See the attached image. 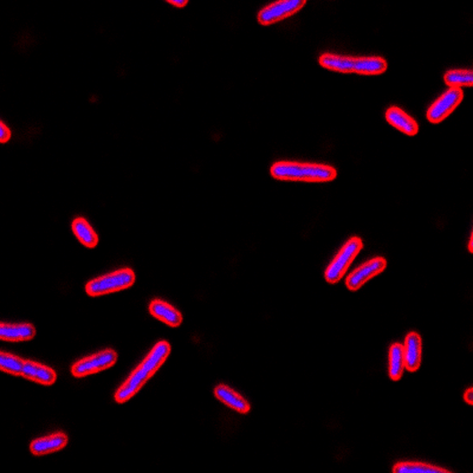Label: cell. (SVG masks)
Segmentation results:
<instances>
[{
    "instance_id": "obj_8",
    "label": "cell",
    "mask_w": 473,
    "mask_h": 473,
    "mask_svg": "<svg viewBox=\"0 0 473 473\" xmlns=\"http://www.w3.org/2000/svg\"><path fill=\"white\" fill-rule=\"evenodd\" d=\"M386 267L387 260L383 257H375L366 262L348 274L346 279L347 288L350 291L360 290L372 278L382 274L383 271L386 270Z\"/></svg>"
},
{
    "instance_id": "obj_13",
    "label": "cell",
    "mask_w": 473,
    "mask_h": 473,
    "mask_svg": "<svg viewBox=\"0 0 473 473\" xmlns=\"http://www.w3.org/2000/svg\"><path fill=\"white\" fill-rule=\"evenodd\" d=\"M214 397L238 413L248 414L251 411V405L248 400L225 385H218L214 388Z\"/></svg>"
},
{
    "instance_id": "obj_11",
    "label": "cell",
    "mask_w": 473,
    "mask_h": 473,
    "mask_svg": "<svg viewBox=\"0 0 473 473\" xmlns=\"http://www.w3.org/2000/svg\"><path fill=\"white\" fill-rule=\"evenodd\" d=\"M385 117L392 127L404 133L405 135L415 136L419 133V124L417 121L399 107L388 108Z\"/></svg>"
},
{
    "instance_id": "obj_23",
    "label": "cell",
    "mask_w": 473,
    "mask_h": 473,
    "mask_svg": "<svg viewBox=\"0 0 473 473\" xmlns=\"http://www.w3.org/2000/svg\"><path fill=\"white\" fill-rule=\"evenodd\" d=\"M10 139H11V131L4 122H1L0 124V141L1 143H6Z\"/></svg>"
},
{
    "instance_id": "obj_24",
    "label": "cell",
    "mask_w": 473,
    "mask_h": 473,
    "mask_svg": "<svg viewBox=\"0 0 473 473\" xmlns=\"http://www.w3.org/2000/svg\"><path fill=\"white\" fill-rule=\"evenodd\" d=\"M167 3L178 8H185L188 4L187 0H167Z\"/></svg>"
},
{
    "instance_id": "obj_22",
    "label": "cell",
    "mask_w": 473,
    "mask_h": 473,
    "mask_svg": "<svg viewBox=\"0 0 473 473\" xmlns=\"http://www.w3.org/2000/svg\"><path fill=\"white\" fill-rule=\"evenodd\" d=\"M25 360L20 357L12 355V354L0 353V369L3 372L11 374V375L22 376L24 371Z\"/></svg>"
},
{
    "instance_id": "obj_12",
    "label": "cell",
    "mask_w": 473,
    "mask_h": 473,
    "mask_svg": "<svg viewBox=\"0 0 473 473\" xmlns=\"http://www.w3.org/2000/svg\"><path fill=\"white\" fill-rule=\"evenodd\" d=\"M68 436L62 432L53 433V434H50L48 437L38 438L31 443V453L37 455V457L50 455L53 452L63 450L64 447L68 445Z\"/></svg>"
},
{
    "instance_id": "obj_7",
    "label": "cell",
    "mask_w": 473,
    "mask_h": 473,
    "mask_svg": "<svg viewBox=\"0 0 473 473\" xmlns=\"http://www.w3.org/2000/svg\"><path fill=\"white\" fill-rule=\"evenodd\" d=\"M307 5V0H281L262 8L258 13V23L264 27L282 22L291 15H296Z\"/></svg>"
},
{
    "instance_id": "obj_15",
    "label": "cell",
    "mask_w": 473,
    "mask_h": 473,
    "mask_svg": "<svg viewBox=\"0 0 473 473\" xmlns=\"http://www.w3.org/2000/svg\"><path fill=\"white\" fill-rule=\"evenodd\" d=\"M23 378L31 380L34 382L41 383L44 386H51L56 382L57 374L53 368L44 364L25 360L24 364Z\"/></svg>"
},
{
    "instance_id": "obj_10",
    "label": "cell",
    "mask_w": 473,
    "mask_h": 473,
    "mask_svg": "<svg viewBox=\"0 0 473 473\" xmlns=\"http://www.w3.org/2000/svg\"><path fill=\"white\" fill-rule=\"evenodd\" d=\"M404 357H405V368L408 372H417L420 368L422 360V340L418 333H410L405 338Z\"/></svg>"
},
{
    "instance_id": "obj_9",
    "label": "cell",
    "mask_w": 473,
    "mask_h": 473,
    "mask_svg": "<svg viewBox=\"0 0 473 473\" xmlns=\"http://www.w3.org/2000/svg\"><path fill=\"white\" fill-rule=\"evenodd\" d=\"M153 376V374L143 367L142 364H140L138 368L129 375L126 382L117 389L115 393V401L119 404H124L131 400L133 397H135L139 393L140 389L145 386V383L148 381Z\"/></svg>"
},
{
    "instance_id": "obj_26",
    "label": "cell",
    "mask_w": 473,
    "mask_h": 473,
    "mask_svg": "<svg viewBox=\"0 0 473 473\" xmlns=\"http://www.w3.org/2000/svg\"><path fill=\"white\" fill-rule=\"evenodd\" d=\"M472 241H473V234H471V236H469V253H472V252H473Z\"/></svg>"
},
{
    "instance_id": "obj_1",
    "label": "cell",
    "mask_w": 473,
    "mask_h": 473,
    "mask_svg": "<svg viewBox=\"0 0 473 473\" xmlns=\"http://www.w3.org/2000/svg\"><path fill=\"white\" fill-rule=\"evenodd\" d=\"M271 177L279 181L331 182L338 177V171L329 165L308 162L278 161L271 166Z\"/></svg>"
},
{
    "instance_id": "obj_3",
    "label": "cell",
    "mask_w": 473,
    "mask_h": 473,
    "mask_svg": "<svg viewBox=\"0 0 473 473\" xmlns=\"http://www.w3.org/2000/svg\"><path fill=\"white\" fill-rule=\"evenodd\" d=\"M135 279V272L132 269H120L95 278L86 286V291L91 297L103 296L131 288Z\"/></svg>"
},
{
    "instance_id": "obj_5",
    "label": "cell",
    "mask_w": 473,
    "mask_h": 473,
    "mask_svg": "<svg viewBox=\"0 0 473 473\" xmlns=\"http://www.w3.org/2000/svg\"><path fill=\"white\" fill-rule=\"evenodd\" d=\"M117 353L113 349H105L100 353L94 354L91 357H84L82 360L77 361L72 364V374L75 378H84V376L103 372L105 369L110 368L116 364Z\"/></svg>"
},
{
    "instance_id": "obj_19",
    "label": "cell",
    "mask_w": 473,
    "mask_h": 473,
    "mask_svg": "<svg viewBox=\"0 0 473 473\" xmlns=\"http://www.w3.org/2000/svg\"><path fill=\"white\" fill-rule=\"evenodd\" d=\"M389 366H388V375L393 381L401 379L405 372V357H404V347L400 343H393L389 348Z\"/></svg>"
},
{
    "instance_id": "obj_21",
    "label": "cell",
    "mask_w": 473,
    "mask_h": 473,
    "mask_svg": "<svg viewBox=\"0 0 473 473\" xmlns=\"http://www.w3.org/2000/svg\"><path fill=\"white\" fill-rule=\"evenodd\" d=\"M444 82L446 83L450 88L472 87L473 72L469 69H455L448 70L444 75Z\"/></svg>"
},
{
    "instance_id": "obj_18",
    "label": "cell",
    "mask_w": 473,
    "mask_h": 473,
    "mask_svg": "<svg viewBox=\"0 0 473 473\" xmlns=\"http://www.w3.org/2000/svg\"><path fill=\"white\" fill-rule=\"evenodd\" d=\"M72 233L79 243L88 248H94L98 244V233L95 232L91 224L84 218L74 219L72 224Z\"/></svg>"
},
{
    "instance_id": "obj_20",
    "label": "cell",
    "mask_w": 473,
    "mask_h": 473,
    "mask_svg": "<svg viewBox=\"0 0 473 473\" xmlns=\"http://www.w3.org/2000/svg\"><path fill=\"white\" fill-rule=\"evenodd\" d=\"M395 473H448L451 471L439 466L431 465L427 462H404L395 464L393 467Z\"/></svg>"
},
{
    "instance_id": "obj_14",
    "label": "cell",
    "mask_w": 473,
    "mask_h": 473,
    "mask_svg": "<svg viewBox=\"0 0 473 473\" xmlns=\"http://www.w3.org/2000/svg\"><path fill=\"white\" fill-rule=\"evenodd\" d=\"M150 315L161 321L169 327L177 328L182 324V315L173 305L161 300H152L149 305Z\"/></svg>"
},
{
    "instance_id": "obj_2",
    "label": "cell",
    "mask_w": 473,
    "mask_h": 473,
    "mask_svg": "<svg viewBox=\"0 0 473 473\" xmlns=\"http://www.w3.org/2000/svg\"><path fill=\"white\" fill-rule=\"evenodd\" d=\"M322 68L342 74H359V75H381L388 68L386 60L382 57H350L324 53L319 58Z\"/></svg>"
},
{
    "instance_id": "obj_4",
    "label": "cell",
    "mask_w": 473,
    "mask_h": 473,
    "mask_svg": "<svg viewBox=\"0 0 473 473\" xmlns=\"http://www.w3.org/2000/svg\"><path fill=\"white\" fill-rule=\"evenodd\" d=\"M364 248V241L359 236H353L346 244L342 246L338 255H335L334 260L328 265L324 271V278L329 284H336L342 278L345 277L347 271L353 263L357 255Z\"/></svg>"
},
{
    "instance_id": "obj_17",
    "label": "cell",
    "mask_w": 473,
    "mask_h": 473,
    "mask_svg": "<svg viewBox=\"0 0 473 473\" xmlns=\"http://www.w3.org/2000/svg\"><path fill=\"white\" fill-rule=\"evenodd\" d=\"M171 354V345L168 342L160 341L153 347L149 354L145 357V360L141 362L143 367H146L153 375L158 372L162 364H165L167 357Z\"/></svg>"
},
{
    "instance_id": "obj_6",
    "label": "cell",
    "mask_w": 473,
    "mask_h": 473,
    "mask_svg": "<svg viewBox=\"0 0 473 473\" xmlns=\"http://www.w3.org/2000/svg\"><path fill=\"white\" fill-rule=\"evenodd\" d=\"M464 100V91L459 88H450L428 108L426 117L433 124L443 122L453 113Z\"/></svg>"
},
{
    "instance_id": "obj_25",
    "label": "cell",
    "mask_w": 473,
    "mask_h": 473,
    "mask_svg": "<svg viewBox=\"0 0 473 473\" xmlns=\"http://www.w3.org/2000/svg\"><path fill=\"white\" fill-rule=\"evenodd\" d=\"M464 400H465L469 405H473V388H467L465 393H464Z\"/></svg>"
},
{
    "instance_id": "obj_16",
    "label": "cell",
    "mask_w": 473,
    "mask_h": 473,
    "mask_svg": "<svg viewBox=\"0 0 473 473\" xmlns=\"http://www.w3.org/2000/svg\"><path fill=\"white\" fill-rule=\"evenodd\" d=\"M34 336H36V328L30 324H1V326H0V338L3 341H30Z\"/></svg>"
}]
</instances>
